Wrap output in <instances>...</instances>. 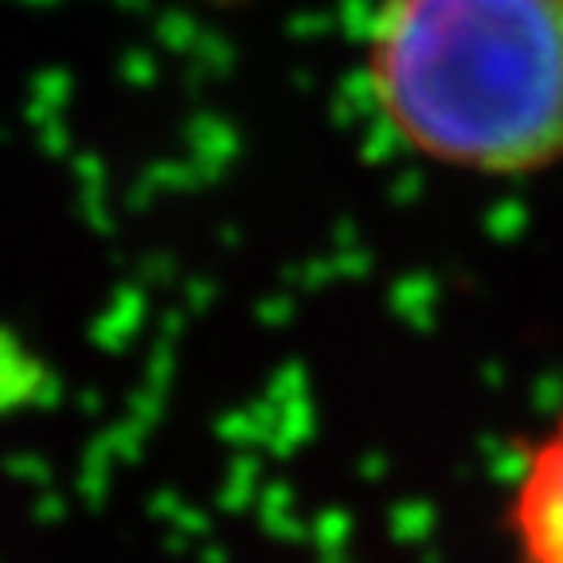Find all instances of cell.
Here are the masks:
<instances>
[{
	"label": "cell",
	"mask_w": 563,
	"mask_h": 563,
	"mask_svg": "<svg viewBox=\"0 0 563 563\" xmlns=\"http://www.w3.org/2000/svg\"><path fill=\"white\" fill-rule=\"evenodd\" d=\"M372 106L407 150L477 176L563 161V0H379Z\"/></svg>",
	"instance_id": "6da1fadb"
},
{
	"label": "cell",
	"mask_w": 563,
	"mask_h": 563,
	"mask_svg": "<svg viewBox=\"0 0 563 563\" xmlns=\"http://www.w3.org/2000/svg\"><path fill=\"white\" fill-rule=\"evenodd\" d=\"M520 563H563V411L528 446L505 509Z\"/></svg>",
	"instance_id": "7a4b0ae2"
}]
</instances>
